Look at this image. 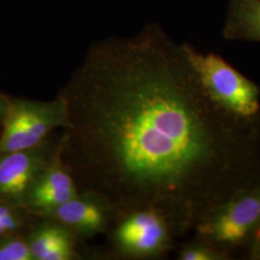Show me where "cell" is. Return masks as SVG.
I'll return each mask as SVG.
<instances>
[{
	"label": "cell",
	"mask_w": 260,
	"mask_h": 260,
	"mask_svg": "<svg viewBox=\"0 0 260 260\" xmlns=\"http://www.w3.org/2000/svg\"><path fill=\"white\" fill-rule=\"evenodd\" d=\"M259 225L260 183L233 196L197 223L192 233L235 259L246 257Z\"/></svg>",
	"instance_id": "3957f363"
},
{
	"label": "cell",
	"mask_w": 260,
	"mask_h": 260,
	"mask_svg": "<svg viewBox=\"0 0 260 260\" xmlns=\"http://www.w3.org/2000/svg\"><path fill=\"white\" fill-rule=\"evenodd\" d=\"M33 260H83L96 258L64 225L48 217H37L25 233Z\"/></svg>",
	"instance_id": "ba28073f"
},
{
	"label": "cell",
	"mask_w": 260,
	"mask_h": 260,
	"mask_svg": "<svg viewBox=\"0 0 260 260\" xmlns=\"http://www.w3.org/2000/svg\"><path fill=\"white\" fill-rule=\"evenodd\" d=\"M106 235L108 246L103 257L118 260L165 258L182 237L166 214L149 206L119 211Z\"/></svg>",
	"instance_id": "7a4b0ae2"
},
{
	"label": "cell",
	"mask_w": 260,
	"mask_h": 260,
	"mask_svg": "<svg viewBox=\"0 0 260 260\" xmlns=\"http://www.w3.org/2000/svg\"><path fill=\"white\" fill-rule=\"evenodd\" d=\"M245 258L260 260V225L253 235V238L251 240V245L249 247V250L247 251Z\"/></svg>",
	"instance_id": "4fadbf2b"
},
{
	"label": "cell",
	"mask_w": 260,
	"mask_h": 260,
	"mask_svg": "<svg viewBox=\"0 0 260 260\" xmlns=\"http://www.w3.org/2000/svg\"><path fill=\"white\" fill-rule=\"evenodd\" d=\"M118 213L119 209L103 196L93 191H79L46 217L64 225L84 243L108 233Z\"/></svg>",
	"instance_id": "52a82bcc"
},
{
	"label": "cell",
	"mask_w": 260,
	"mask_h": 260,
	"mask_svg": "<svg viewBox=\"0 0 260 260\" xmlns=\"http://www.w3.org/2000/svg\"><path fill=\"white\" fill-rule=\"evenodd\" d=\"M9 101V98H7L4 94L0 93V127H1L2 121H3V119H4V116H5L6 111H7Z\"/></svg>",
	"instance_id": "5bb4252c"
},
{
	"label": "cell",
	"mask_w": 260,
	"mask_h": 260,
	"mask_svg": "<svg viewBox=\"0 0 260 260\" xmlns=\"http://www.w3.org/2000/svg\"><path fill=\"white\" fill-rule=\"evenodd\" d=\"M61 131H55L37 147L0 155V202L25 209L31 187L61 156Z\"/></svg>",
	"instance_id": "8992f818"
},
{
	"label": "cell",
	"mask_w": 260,
	"mask_h": 260,
	"mask_svg": "<svg viewBox=\"0 0 260 260\" xmlns=\"http://www.w3.org/2000/svg\"><path fill=\"white\" fill-rule=\"evenodd\" d=\"M223 36L260 43V0H229Z\"/></svg>",
	"instance_id": "30bf717a"
},
{
	"label": "cell",
	"mask_w": 260,
	"mask_h": 260,
	"mask_svg": "<svg viewBox=\"0 0 260 260\" xmlns=\"http://www.w3.org/2000/svg\"><path fill=\"white\" fill-rule=\"evenodd\" d=\"M79 192L75 177L61 156L38 177L28 193L24 208L36 217H46Z\"/></svg>",
	"instance_id": "9c48e42d"
},
{
	"label": "cell",
	"mask_w": 260,
	"mask_h": 260,
	"mask_svg": "<svg viewBox=\"0 0 260 260\" xmlns=\"http://www.w3.org/2000/svg\"><path fill=\"white\" fill-rule=\"evenodd\" d=\"M177 256L178 260H231L223 251L196 237L179 247Z\"/></svg>",
	"instance_id": "8fae6325"
},
{
	"label": "cell",
	"mask_w": 260,
	"mask_h": 260,
	"mask_svg": "<svg viewBox=\"0 0 260 260\" xmlns=\"http://www.w3.org/2000/svg\"><path fill=\"white\" fill-rule=\"evenodd\" d=\"M0 260H33L25 233L0 236Z\"/></svg>",
	"instance_id": "7c38bea8"
},
{
	"label": "cell",
	"mask_w": 260,
	"mask_h": 260,
	"mask_svg": "<svg viewBox=\"0 0 260 260\" xmlns=\"http://www.w3.org/2000/svg\"><path fill=\"white\" fill-rule=\"evenodd\" d=\"M67 124L65 105L57 96L52 101L10 99L0 133V155L42 144Z\"/></svg>",
	"instance_id": "5b68a950"
},
{
	"label": "cell",
	"mask_w": 260,
	"mask_h": 260,
	"mask_svg": "<svg viewBox=\"0 0 260 260\" xmlns=\"http://www.w3.org/2000/svg\"><path fill=\"white\" fill-rule=\"evenodd\" d=\"M202 86L215 103L242 120L260 121V87L222 56L182 45Z\"/></svg>",
	"instance_id": "277c9868"
},
{
	"label": "cell",
	"mask_w": 260,
	"mask_h": 260,
	"mask_svg": "<svg viewBox=\"0 0 260 260\" xmlns=\"http://www.w3.org/2000/svg\"><path fill=\"white\" fill-rule=\"evenodd\" d=\"M57 96L63 163L119 211L157 208L184 236L260 183V121L215 103L158 28L94 45Z\"/></svg>",
	"instance_id": "6da1fadb"
}]
</instances>
